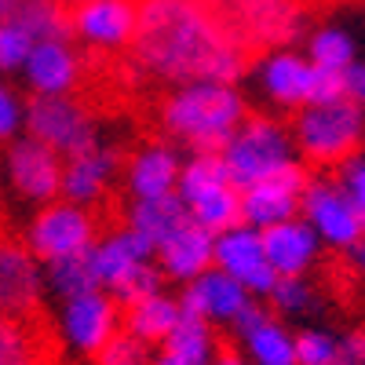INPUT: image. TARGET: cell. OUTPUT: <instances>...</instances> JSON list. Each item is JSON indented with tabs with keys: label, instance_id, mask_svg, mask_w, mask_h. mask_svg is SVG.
I'll return each mask as SVG.
<instances>
[{
	"label": "cell",
	"instance_id": "cell-1",
	"mask_svg": "<svg viewBox=\"0 0 365 365\" xmlns=\"http://www.w3.org/2000/svg\"><path fill=\"white\" fill-rule=\"evenodd\" d=\"M125 51L161 84H234L256 66L201 0H135Z\"/></svg>",
	"mask_w": 365,
	"mask_h": 365
},
{
	"label": "cell",
	"instance_id": "cell-2",
	"mask_svg": "<svg viewBox=\"0 0 365 365\" xmlns=\"http://www.w3.org/2000/svg\"><path fill=\"white\" fill-rule=\"evenodd\" d=\"M70 81H66V103H73L88 120H135L150 110L165 88L150 77L125 48L113 44H77Z\"/></svg>",
	"mask_w": 365,
	"mask_h": 365
},
{
	"label": "cell",
	"instance_id": "cell-3",
	"mask_svg": "<svg viewBox=\"0 0 365 365\" xmlns=\"http://www.w3.org/2000/svg\"><path fill=\"white\" fill-rule=\"evenodd\" d=\"M245 103L227 84H187L179 91L161 88L150 125L135 143L146 146H187L194 154H223L237 132Z\"/></svg>",
	"mask_w": 365,
	"mask_h": 365
},
{
	"label": "cell",
	"instance_id": "cell-4",
	"mask_svg": "<svg viewBox=\"0 0 365 365\" xmlns=\"http://www.w3.org/2000/svg\"><path fill=\"white\" fill-rule=\"evenodd\" d=\"M285 113V128H292L303 150V165L311 172H322L325 179L351 172L365 150V113L354 96H344L336 103H307Z\"/></svg>",
	"mask_w": 365,
	"mask_h": 365
},
{
	"label": "cell",
	"instance_id": "cell-5",
	"mask_svg": "<svg viewBox=\"0 0 365 365\" xmlns=\"http://www.w3.org/2000/svg\"><path fill=\"white\" fill-rule=\"evenodd\" d=\"M227 37L252 63L274 48H285L303 34V22L322 15L318 0H201Z\"/></svg>",
	"mask_w": 365,
	"mask_h": 365
},
{
	"label": "cell",
	"instance_id": "cell-6",
	"mask_svg": "<svg viewBox=\"0 0 365 365\" xmlns=\"http://www.w3.org/2000/svg\"><path fill=\"white\" fill-rule=\"evenodd\" d=\"M223 161L230 168V175L245 187V182L259 179L263 172H270L274 165L289 161V143H285V125L274 120L263 110L245 106L237 120V132L223 150Z\"/></svg>",
	"mask_w": 365,
	"mask_h": 365
},
{
	"label": "cell",
	"instance_id": "cell-7",
	"mask_svg": "<svg viewBox=\"0 0 365 365\" xmlns=\"http://www.w3.org/2000/svg\"><path fill=\"white\" fill-rule=\"evenodd\" d=\"M314 172L299 161H282L270 172H263L259 179L245 182V220L256 227L267 223H282V220H296L303 212V194L311 190Z\"/></svg>",
	"mask_w": 365,
	"mask_h": 365
},
{
	"label": "cell",
	"instance_id": "cell-8",
	"mask_svg": "<svg viewBox=\"0 0 365 365\" xmlns=\"http://www.w3.org/2000/svg\"><path fill=\"white\" fill-rule=\"evenodd\" d=\"M26 113H29V135L55 146L63 158L84 154L96 146L91 135V120L66 99L51 96V91H26Z\"/></svg>",
	"mask_w": 365,
	"mask_h": 365
},
{
	"label": "cell",
	"instance_id": "cell-9",
	"mask_svg": "<svg viewBox=\"0 0 365 365\" xmlns=\"http://www.w3.org/2000/svg\"><path fill=\"white\" fill-rule=\"evenodd\" d=\"M29 249H34L37 259L55 263L77 252H91L96 249V237H91L88 216L77 212L73 205H44L34 223H29Z\"/></svg>",
	"mask_w": 365,
	"mask_h": 365
},
{
	"label": "cell",
	"instance_id": "cell-10",
	"mask_svg": "<svg viewBox=\"0 0 365 365\" xmlns=\"http://www.w3.org/2000/svg\"><path fill=\"white\" fill-rule=\"evenodd\" d=\"M303 212L311 223L340 249L361 245L365 241V208L354 205L351 194H344L336 182H311V190L303 194Z\"/></svg>",
	"mask_w": 365,
	"mask_h": 365
},
{
	"label": "cell",
	"instance_id": "cell-11",
	"mask_svg": "<svg viewBox=\"0 0 365 365\" xmlns=\"http://www.w3.org/2000/svg\"><path fill=\"white\" fill-rule=\"evenodd\" d=\"M34 259L29 241L11 230V223H0V314H19L41 303Z\"/></svg>",
	"mask_w": 365,
	"mask_h": 365
},
{
	"label": "cell",
	"instance_id": "cell-12",
	"mask_svg": "<svg viewBox=\"0 0 365 365\" xmlns=\"http://www.w3.org/2000/svg\"><path fill=\"white\" fill-rule=\"evenodd\" d=\"M8 168L22 197H34V201L63 197V154L55 146L26 135L22 143L8 150Z\"/></svg>",
	"mask_w": 365,
	"mask_h": 365
},
{
	"label": "cell",
	"instance_id": "cell-13",
	"mask_svg": "<svg viewBox=\"0 0 365 365\" xmlns=\"http://www.w3.org/2000/svg\"><path fill=\"white\" fill-rule=\"evenodd\" d=\"M212 256H216V263L230 274L234 282H241L249 292H270L274 282H278V270H274L263 256V241L259 234L245 230V227H237V230H227L220 241H216V249H212Z\"/></svg>",
	"mask_w": 365,
	"mask_h": 365
},
{
	"label": "cell",
	"instance_id": "cell-14",
	"mask_svg": "<svg viewBox=\"0 0 365 365\" xmlns=\"http://www.w3.org/2000/svg\"><path fill=\"white\" fill-rule=\"evenodd\" d=\"M259 241H263V256L274 270H278V278H299V274L314 263V252H318L314 230L299 220L267 223Z\"/></svg>",
	"mask_w": 365,
	"mask_h": 365
},
{
	"label": "cell",
	"instance_id": "cell-15",
	"mask_svg": "<svg viewBox=\"0 0 365 365\" xmlns=\"http://www.w3.org/2000/svg\"><path fill=\"white\" fill-rule=\"evenodd\" d=\"M120 325V299L110 292H81V296H70L66 303V329L70 336L84 347V354H91L99 344L110 340V332Z\"/></svg>",
	"mask_w": 365,
	"mask_h": 365
},
{
	"label": "cell",
	"instance_id": "cell-16",
	"mask_svg": "<svg viewBox=\"0 0 365 365\" xmlns=\"http://www.w3.org/2000/svg\"><path fill=\"white\" fill-rule=\"evenodd\" d=\"M70 19L77 41L125 48L135 26V0H88V4L73 8Z\"/></svg>",
	"mask_w": 365,
	"mask_h": 365
},
{
	"label": "cell",
	"instance_id": "cell-17",
	"mask_svg": "<svg viewBox=\"0 0 365 365\" xmlns=\"http://www.w3.org/2000/svg\"><path fill=\"white\" fill-rule=\"evenodd\" d=\"M212 234L190 220L187 227H179L168 241H161L158 252H161V267L165 274H172V278H197V274L212 270L216 267V256H212Z\"/></svg>",
	"mask_w": 365,
	"mask_h": 365
},
{
	"label": "cell",
	"instance_id": "cell-18",
	"mask_svg": "<svg viewBox=\"0 0 365 365\" xmlns=\"http://www.w3.org/2000/svg\"><path fill=\"white\" fill-rule=\"evenodd\" d=\"M234 322H237L241 332H245V340H249V347H252L259 365H296V344H292V336L282 329V322L274 318L270 311L249 303Z\"/></svg>",
	"mask_w": 365,
	"mask_h": 365
},
{
	"label": "cell",
	"instance_id": "cell-19",
	"mask_svg": "<svg viewBox=\"0 0 365 365\" xmlns=\"http://www.w3.org/2000/svg\"><path fill=\"white\" fill-rule=\"evenodd\" d=\"M190 216L208 234H227V230L245 227L249 220H245V190H241V182L227 179L216 190H208L205 197L190 201Z\"/></svg>",
	"mask_w": 365,
	"mask_h": 365
},
{
	"label": "cell",
	"instance_id": "cell-20",
	"mask_svg": "<svg viewBox=\"0 0 365 365\" xmlns=\"http://www.w3.org/2000/svg\"><path fill=\"white\" fill-rule=\"evenodd\" d=\"M194 216H190V205L182 201L175 190L165 194V197H150V201H139L132 208V230H139L150 245H161L168 241L179 227H187Z\"/></svg>",
	"mask_w": 365,
	"mask_h": 365
},
{
	"label": "cell",
	"instance_id": "cell-21",
	"mask_svg": "<svg viewBox=\"0 0 365 365\" xmlns=\"http://www.w3.org/2000/svg\"><path fill=\"white\" fill-rule=\"evenodd\" d=\"M120 318H125V325L143 344H161L168 336V329L175 325V318H179V303H172L158 292L139 296V299H120Z\"/></svg>",
	"mask_w": 365,
	"mask_h": 365
},
{
	"label": "cell",
	"instance_id": "cell-22",
	"mask_svg": "<svg viewBox=\"0 0 365 365\" xmlns=\"http://www.w3.org/2000/svg\"><path fill=\"white\" fill-rule=\"evenodd\" d=\"M175 179H179V165H175V158L168 154L165 146H150L146 154L139 150L135 161H132V172H128V182H132V190L139 194V201L172 194Z\"/></svg>",
	"mask_w": 365,
	"mask_h": 365
},
{
	"label": "cell",
	"instance_id": "cell-23",
	"mask_svg": "<svg viewBox=\"0 0 365 365\" xmlns=\"http://www.w3.org/2000/svg\"><path fill=\"white\" fill-rule=\"evenodd\" d=\"M165 344V358L175 361V365H205L208 358V344H212V329L201 314H190V311H179L175 325L168 329V336L161 340Z\"/></svg>",
	"mask_w": 365,
	"mask_h": 365
},
{
	"label": "cell",
	"instance_id": "cell-24",
	"mask_svg": "<svg viewBox=\"0 0 365 365\" xmlns=\"http://www.w3.org/2000/svg\"><path fill=\"white\" fill-rule=\"evenodd\" d=\"M311 77H314V66H307L296 55H274L267 63V88H270V96L278 99L285 110L307 106Z\"/></svg>",
	"mask_w": 365,
	"mask_h": 365
},
{
	"label": "cell",
	"instance_id": "cell-25",
	"mask_svg": "<svg viewBox=\"0 0 365 365\" xmlns=\"http://www.w3.org/2000/svg\"><path fill=\"white\" fill-rule=\"evenodd\" d=\"M197 296H201V307L208 318H223V322H234L241 311L249 307V289L234 282L230 274L223 270H205L197 274V282H194Z\"/></svg>",
	"mask_w": 365,
	"mask_h": 365
},
{
	"label": "cell",
	"instance_id": "cell-26",
	"mask_svg": "<svg viewBox=\"0 0 365 365\" xmlns=\"http://www.w3.org/2000/svg\"><path fill=\"white\" fill-rule=\"evenodd\" d=\"M29 81L37 91H63L70 81L73 55L63 48V41H37L29 48Z\"/></svg>",
	"mask_w": 365,
	"mask_h": 365
},
{
	"label": "cell",
	"instance_id": "cell-27",
	"mask_svg": "<svg viewBox=\"0 0 365 365\" xmlns=\"http://www.w3.org/2000/svg\"><path fill=\"white\" fill-rule=\"evenodd\" d=\"M227 179H234V175H230L223 154H197L187 172H179V190H182L179 197L190 205V201L205 197L208 190H216L220 182H227Z\"/></svg>",
	"mask_w": 365,
	"mask_h": 365
},
{
	"label": "cell",
	"instance_id": "cell-28",
	"mask_svg": "<svg viewBox=\"0 0 365 365\" xmlns=\"http://www.w3.org/2000/svg\"><path fill=\"white\" fill-rule=\"evenodd\" d=\"M143 347H150V344H143L135 332L125 325V318H120V325L110 332V340L99 344L88 358L96 361V365H143L146 361V351Z\"/></svg>",
	"mask_w": 365,
	"mask_h": 365
},
{
	"label": "cell",
	"instance_id": "cell-29",
	"mask_svg": "<svg viewBox=\"0 0 365 365\" xmlns=\"http://www.w3.org/2000/svg\"><path fill=\"white\" fill-rule=\"evenodd\" d=\"M51 278H55V289L63 292L66 299L99 289L96 270H91V252H77V256H66V259H55L51 263Z\"/></svg>",
	"mask_w": 365,
	"mask_h": 365
},
{
	"label": "cell",
	"instance_id": "cell-30",
	"mask_svg": "<svg viewBox=\"0 0 365 365\" xmlns=\"http://www.w3.org/2000/svg\"><path fill=\"white\" fill-rule=\"evenodd\" d=\"M311 55H314V66L347 70L354 63V44H351V37L340 34V29H318L314 41H311Z\"/></svg>",
	"mask_w": 365,
	"mask_h": 365
},
{
	"label": "cell",
	"instance_id": "cell-31",
	"mask_svg": "<svg viewBox=\"0 0 365 365\" xmlns=\"http://www.w3.org/2000/svg\"><path fill=\"white\" fill-rule=\"evenodd\" d=\"M37 44V37L15 19H4L0 22V70H11L19 66L22 58L29 55V48Z\"/></svg>",
	"mask_w": 365,
	"mask_h": 365
},
{
	"label": "cell",
	"instance_id": "cell-32",
	"mask_svg": "<svg viewBox=\"0 0 365 365\" xmlns=\"http://www.w3.org/2000/svg\"><path fill=\"white\" fill-rule=\"evenodd\" d=\"M292 344H296V365H332L340 358V344L332 336H325V332H314V329L299 332Z\"/></svg>",
	"mask_w": 365,
	"mask_h": 365
},
{
	"label": "cell",
	"instance_id": "cell-33",
	"mask_svg": "<svg viewBox=\"0 0 365 365\" xmlns=\"http://www.w3.org/2000/svg\"><path fill=\"white\" fill-rule=\"evenodd\" d=\"M267 296H270V303L278 311H303L311 303V289L303 285L299 278H278Z\"/></svg>",
	"mask_w": 365,
	"mask_h": 365
},
{
	"label": "cell",
	"instance_id": "cell-34",
	"mask_svg": "<svg viewBox=\"0 0 365 365\" xmlns=\"http://www.w3.org/2000/svg\"><path fill=\"white\" fill-rule=\"evenodd\" d=\"M15 120H19V106H15V96L8 88H0V139H8L15 132Z\"/></svg>",
	"mask_w": 365,
	"mask_h": 365
},
{
	"label": "cell",
	"instance_id": "cell-35",
	"mask_svg": "<svg viewBox=\"0 0 365 365\" xmlns=\"http://www.w3.org/2000/svg\"><path fill=\"white\" fill-rule=\"evenodd\" d=\"M212 351H216V365H245L237 358V351H234V344H230V336H227V329H212Z\"/></svg>",
	"mask_w": 365,
	"mask_h": 365
},
{
	"label": "cell",
	"instance_id": "cell-36",
	"mask_svg": "<svg viewBox=\"0 0 365 365\" xmlns=\"http://www.w3.org/2000/svg\"><path fill=\"white\" fill-rule=\"evenodd\" d=\"M351 197H354V205L365 208V168H354L351 172Z\"/></svg>",
	"mask_w": 365,
	"mask_h": 365
},
{
	"label": "cell",
	"instance_id": "cell-37",
	"mask_svg": "<svg viewBox=\"0 0 365 365\" xmlns=\"http://www.w3.org/2000/svg\"><path fill=\"white\" fill-rule=\"evenodd\" d=\"M51 4H55L58 11H63V19H66V22H70V29H73V19H70V15H73V8L88 4V0H51ZM73 41H77V34H73Z\"/></svg>",
	"mask_w": 365,
	"mask_h": 365
},
{
	"label": "cell",
	"instance_id": "cell-38",
	"mask_svg": "<svg viewBox=\"0 0 365 365\" xmlns=\"http://www.w3.org/2000/svg\"><path fill=\"white\" fill-rule=\"evenodd\" d=\"M19 4H22V0H0V22H4V19H11Z\"/></svg>",
	"mask_w": 365,
	"mask_h": 365
},
{
	"label": "cell",
	"instance_id": "cell-39",
	"mask_svg": "<svg viewBox=\"0 0 365 365\" xmlns=\"http://www.w3.org/2000/svg\"><path fill=\"white\" fill-rule=\"evenodd\" d=\"M340 4H358V0H318V11H332V8H340Z\"/></svg>",
	"mask_w": 365,
	"mask_h": 365
},
{
	"label": "cell",
	"instance_id": "cell-40",
	"mask_svg": "<svg viewBox=\"0 0 365 365\" xmlns=\"http://www.w3.org/2000/svg\"><path fill=\"white\" fill-rule=\"evenodd\" d=\"M0 223H8V212H4V205H0Z\"/></svg>",
	"mask_w": 365,
	"mask_h": 365
},
{
	"label": "cell",
	"instance_id": "cell-41",
	"mask_svg": "<svg viewBox=\"0 0 365 365\" xmlns=\"http://www.w3.org/2000/svg\"><path fill=\"white\" fill-rule=\"evenodd\" d=\"M158 365H175V361H168V358H161V361H158Z\"/></svg>",
	"mask_w": 365,
	"mask_h": 365
},
{
	"label": "cell",
	"instance_id": "cell-42",
	"mask_svg": "<svg viewBox=\"0 0 365 365\" xmlns=\"http://www.w3.org/2000/svg\"><path fill=\"white\" fill-rule=\"evenodd\" d=\"M361 351H365V332H361Z\"/></svg>",
	"mask_w": 365,
	"mask_h": 365
},
{
	"label": "cell",
	"instance_id": "cell-43",
	"mask_svg": "<svg viewBox=\"0 0 365 365\" xmlns=\"http://www.w3.org/2000/svg\"><path fill=\"white\" fill-rule=\"evenodd\" d=\"M361 245H365V241H361ZM361 263H365V249H361Z\"/></svg>",
	"mask_w": 365,
	"mask_h": 365
},
{
	"label": "cell",
	"instance_id": "cell-44",
	"mask_svg": "<svg viewBox=\"0 0 365 365\" xmlns=\"http://www.w3.org/2000/svg\"><path fill=\"white\" fill-rule=\"evenodd\" d=\"M361 106H365V91H361Z\"/></svg>",
	"mask_w": 365,
	"mask_h": 365
}]
</instances>
